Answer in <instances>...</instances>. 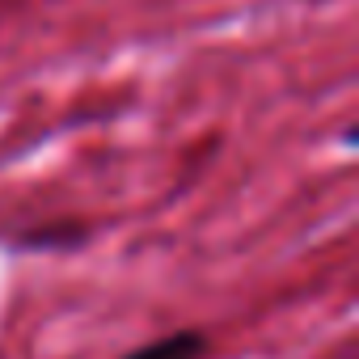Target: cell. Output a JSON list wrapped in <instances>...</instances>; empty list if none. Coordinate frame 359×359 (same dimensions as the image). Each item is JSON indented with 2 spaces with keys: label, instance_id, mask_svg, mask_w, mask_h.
<instances>
[{
  "label": "cell",
  "instance_id": "6da1fadb",
  "mask_svg": "<svg viewBox=\"0 0 359 359\" xmlns=\"http://www.w3.org/2000/svg\"><path fill=\"white\" fill-rule=\"evenodd\" d=\"M203 351V334L199 330H182V334H169V338H156L123 359H199Z\"/></svg>",
  "mask_w": 359,
  "mask_h": 359
}]
</instances>
